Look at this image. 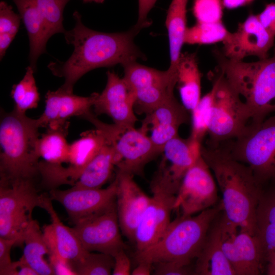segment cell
I'll use <instances>...</instances> for the list:
<instances>
[{"label":"cell","mask_w":275,"mask_h":275,"mask_svg":"<svg viewBox=\"0 0 275 275\" xmlns=\"http://www.w3.org/2000/svg\"><path fill=\"white\" fill-rule=\"evenodd\" d=\"M73 16L74 28L64 34L67 43L74 47L71 56L66 61L51 62L47 66L54 76L64 78L62 89L73 92L77 80L93 69L145 59L134 41L144 27L136 23L127 31L104 33L86 26L78 12Z\"/></svg>","instance_id":"1"},{"label":"cell","mask_w":275,"mask_h":275,"mask_svg":"<svg viewBox=\"0 0 275 275\" xmlns=\"http://www.w3.org/2000/svg\"><path fill=\"white\" fill-rule=\"evenodd\" d=\"M201 154L222 193L221 203L225 216L241 230L256 235V209L262 187L252 170L221 147L202 144Z\"/></svg>","instance_id":"2"},{"label":"cell","mask_w":275,"mask_h":275,"mask_svg":"<svg viewBox=\"0 0 275 275\" xmlns=\"http://www.w3.org/2000/svg\"><path fill=\"white\" fill-rule=\"evenodd\" d=\"M218 69L248 106L251 124H258L275 113V55L253 62L235 61L215 49Z\"/></svg>","instance_id":"3"},{"label":"cell","mask_w":275,"mask_h":275,"mask_svg":"<svg viewBox=\"0 0 275 275\" xmlns=\"http://www.w3.org/2000/svg\"><path fill=\"white\" fill-rule=\"evenodd\" d=\"M37 119L14 109L3 114L0 123V179L35 180L39 175L40 137Z\"/></svg>","instance_id":"4"},{"label":"cell","mask_w":275,"mask_h":275,"mask_svg":"<svg viewBox=\"0 0 275 275\" xmlns=\"http://www.w3.org/2000/svg\"><path fill=\"white\" fill-rule=\"evenodd\" d=\"M221 211H223L221 203L195 216L180 215L171 222L158 241L146 250L134 253L136 261L153 264L177 261L190 264L199 255L211 224Z\"/></svg>","instance_id":"5"},{"label":"cell","mask_w":275,"mask_h":275,"mask_svg":"<svg viewBox=\"0 0 275 275\" xmlns=\"http://www.w3.org/2000/svg\"><path fill=\"white\" fill-rule=\"evenodd\" d=\"M209 75L212 80L211 103L206 145L217 147L221 143L236 139L251 122L249 108L218 69Z\"/></svg>","instance_id":"6"},{"label":"cell","mask_w":275,"mask_h":275,"mask_svg":"<svg viewBox=\"0 0 275 275\" xmlns=\"http://www.w3.org/2000/svg\"><path fill=\"white\" fill-rule=\"evenodd\" d=\"M218 146L249 167L261 186L275 181V114L259 123L250 124L240 136Z\"/></svg>","instance_id":"7"},{"label":"cell","mask_w":275,"mask_h":275,"mask_svg":"<svg viewBox=\"0 0 275 275\" xmlns=\"http://www.w3.org/2000/svg\"><path fill=\"white\" fill-rule=\"evenodd\" d=\"M43 194H39L35 180L0 179V237L22 245L34 209L42 207Z\"/></svg>","instance_id":"8"},{"label":"cell","mask_w":275,"mask_h":275,"mask_svg":"<svg viewBox=\"0 0 275 275\" xmlns=\"http://www.w3.org/2000/svg\"><path fill=\"white\" fill-rule=\"evenodd\" d=\"M96 128L81 134L69 146L67 167L42 163L39 169L41 184L49 190L63 184L73 186L80 174L111 138L103 122L96 120Z\"/></svg>","instance_id":"9"},{"label":"cell","mask_w":275,"mask_h":275,"mask_svg":"<svg viewBox=\"0 0 275 275\" xmlns=\"http://www.w3.org/2000/svg\"><path fill=\"white\" fill-rule=\"evenodd\" d=\"M150 188L152 196L135 233V252L153 245L166 232L179 186L154 176Z\"/></svg>","instance_id":"10"},{"label":"cell","mask_w":275,"mask_h":275,"mask_svg":"<svg viewBox=\"0 0 275 275\" xmlns=\"http://www.w3.org/2000/svg\"><path fill=\"white\" fill-rule=\"evenodd\" d=\"M123 78L135 97L134 108L138 114L147 115L159 105L175 96L176 79L167 70L161 71L136 61L122 65Z\"/></svg>","instance_id":"11"},{"label":"cell","mask_w":275,"mask_h":275,"mask_svg":"<svg viewBox=\"0 0 275 275\" xmlns=\"http://www.w3.org/2000/svg\"><path fill=\"white\" fill-rule=\"evenodd\" d=\"M73 230L84 248L114 256L126 246L120 233L116 200L74 224Z\"/></svg>","instance_id":"12"},{"label":"cell","mask_w":275,"mask_h":275,"mask_svg":"<svg viewBox=\"0 0 275 275\" xmlns=\"http://www.w3.org/2000/svg\"><path fill=\"white\" fill-rule=\"evenodd\" d=\"M223 250L236 275H258L264 262L261 242L230 222L223 214L218 221Z\"/></svg>","instance_id":"13"},{"label":"cell","mask_w":275,"mask_h":275,"mask_svg":"<svg viewBox=\"0 0 275 275\" xmlns=\"http://www.w3.org/2000/svg\"><path fill=\"white\" fill-rule=\"evenodd\" d=\"M211 170L201 154L187 171L176 196L174 210L180 215H193L215 205L217 188Z\"/></svg>","instance_id":"14"},{"label":"cell","mask_w":275,"mask_h":275,"mask_svg":"<svg viewBox=\"0 0 275 275\" xmlns=\"http://www.w3.org/2000/svg\"><path fill=\"white\" fill-rule=\"evenodd\" d=\"M112 138L117 171L141 175L145 166L161 154L150 137L134 126L123 127L113 124Z\"/></svg>","instance_id":"15"},{"label":"cell","mask_w":275,"mask_h":275,"mask_svg":"<svg viewBox=\"0 0 275 275\" xmlns=\"http://www.w3.org/2000/svg\"><path fill=\"white\" fill-rule=\"evenodd\" d=\"M274 38L263 26L257 15H250L239 23L235 32H229L222 42V52L227 58L235 61H242L249 56L266 59Z\"/></svg>","instance_id":"16"},{"label":"cell","mask_w":275,"mask_h":275,"mask_svg":"<svg viewBox=\"0 0 275 275\" xmlns=\"http://www.w3.org/2000/svg\"><path fill=\"white\" fill-rule=\"evenodd\" d=\"M106 75V86L94 103L95 114L107 115L119 126H134L138 119L134 111L135 97L132 90L123 77L114 71L108 70Z\"/></svg>","instance_id":"17"},{"label":"cell","mask_w":275,"mask_h":275,"mask_svg":"<svg viewBox=\"0 0 275 275\" xmlns=\"http://www.w3.org/2000/svg\"><path fill=\"white\" fill-rule=\"evenodd\" d=\"M117 183L116 178L105 188H86L72 186L61 190H49L51 200L60 203L74 225L81 219L105 207L116 200Z\"/></svg>","instance_id":"18"},{"label":"cell","mask_w":275,"mask_h":275,"mask_svg":"<svg viewBox=\"0 0 275 275\" xmlns=\"http://www.w3.org/2000/svg\"><path fill=\"white\" fill-rule=\"evenodd\" d=\"M133 175L117 171L116 207L121 231L130 241L134 242L135 231L150 201L134 180Z\"/></svg>","instance_id":"19"},{"label":"cell","mask_w":275,"mask_h":275,"mask_svg":"<svg viewBox=\"0 0 275 275\" xmlns=\"http://www.w3.org/2000/svg\"><path fill=\"white\" fill-rule=\"evenodd\" d=\"M188 112L173 96L146 115L140 129L147 134L150 131L149 136L161 153L165 144L179 135V127L189 122Z\"/></svg>","instance_id":"20"},{"label":"cell","mask_w":275,"mask_h":275,"mask_svg":"<svg viewBox=\"0 0 275 275\" xmlns=\"http://www.w3.org/2000/svg\"><path fill=\"white\" fill-rule=\"evenodd\" d=\"M98 93L88 96H80L59 88L54 91H48L45 95V109L37 119L40 127H53L64 124L73 116L84 118L91 113Z\"/></svg>","instance_id":"21"},{"label":"cell","mask_w":275,"mask_h":275,"mask_svg":"<svg viewBox=\"0 0 275 275\" xmlns=\"http://www.w3.org/2000/svg\"><path fill=\"white\" fill-rule=\"evenodd\" d=\"M49 195L44 194L41 208L49 214L51 223L42 228L48 255L62 259L71 264L80 260L88 252L85 250L72 228L60 220Z\"/></svg>","instance_id":"22"},{"label":"cell","mask_w":275,"mask_h":275,"mask_svg":"<svg viewBox=\"0 0 275 275\" xmlns=\"http://www.w3.org/2000/svg\"><path fill=\"white\" fill-rule=\"evenodd\" d=\"M202 144L190 136L183 139L178 135L171 139L162 149V159L156 172L180 185L187 171L200 156Z\"/></svg>","instance_id":"23"},{"label":"cell","mask_w":275,"mask_h":275,"mask_svg":"<svg viewBox=\"0 0 275 275\" xmlns=\"http://www.w3.org/2000/svg\"><path fill=\"white\" fill-rule=\"evenodd\" d=\"M12 1L27 31L30 42V66L35 71L39 57L46 52V44L50 38L48 27L36 0Z\"/></svg>","instance_id":"24"},{"label":"cell","mask_w":275,"mask_h":275,"mask_svg":"<svg viewBox=\"0 0 275 275\" xmlns=\"http://www.w3.org/2000/svg\"><path fill=\"white\" fill-rule=\"evenodd\" d=\"M196 260L195 274L236 275L222 249L218 221L209 230Z\"/></svg>","instance_id":"25"},{"label":"cell","mask_w":275,"mask_h":275,"mask_svg":"<svg viewBox=\"0 0 275 275\" xmlns=\"http://www.w3.org/2000/svg\"><path fill=\"white\" fill-rule=\"evenodd\" d=\"M188 0H172L168 8L166 25L168 31L170 66L167 70L170 75L177 79V67L185 43L186 29V7Z\"/></svg>","instance_id":"26"},{"label":"cell","mask_w":275,"mask_h":275,"mask_svg":"<svg viewBox=\"0 0 275 275\" xmlns=\"http://www.w3.org/2000/svg\"><path fill=\"white\" fill-rule=\"evenodd\" d=\"M177 71L181 103L191 113L201 98V74L196 53H182Z\"/></svg>","instance_id":"27"},{"label":"cell","mask_w":275,"mask_h":275,"mask_svg":"<svg viewBox=\"0 0 275 275\" xmlns=\"http://www.w3.org/2000/svg\"><path fill=\"white\" fill-rule=\"evenodd\" d=\"M116 164L115 149L111 139L87 164L72 186L101 188L111 177Z\"/></svg>","instance_id":"28"},{"label":"cell","mask_w":275,"mask_h":275,"mask_svg":"<svg viewBox=\"0 0 275 275\" xmlns=\"http://www.w3.org/2000/svg\"><path fill=\"white\" fill-rule=\"evenodd\" d=\"M268 190L262 189L256 209V235L263 252L264 261L275 252V181Z\"/></svg>","instance_id":"29"},{"label":"cell","mask_w":275,"mask_h":275,"mask_svg":"<svg viewBox=\"0 0 275 275\" xmlns=\"http://www.w3.org/2000/svg\"><path fill=\"white\" fill-rule=\"evenodd\" d=\"M24 247L21 256L38 275L54 274L49 261L45 257L49 251L39 223L33 219L26 230Z\"/></svg>","instance_id":"30"},{"label":"cell","mask_w":275,"mask_h":275,"mask_svg":"<svg viewBox=\"0 0 275 275\" xmlns=\"http://www.w3.org/2000/svg\"><path fill=\"white\" fill-rule=\"evenodd\" d=\"M69 122L57 127L47 128L40 136L37 142V152L43 161L51 165H62L67 163L69 146L66 137Z\"/></svg>","instance_id":"31"},{"label":"cell","mask_w":275,"mask_h":275,"mask_svg":"<svg viewBox=\"0 0 275 275\" xmlns=\"http://www.w3.org/2000/svg\"><path fill=\"white\" fill-rule=\"evenodd\" d=\"M35 70L31 66L26 69L22 79L13 85L11 96L14 103V109L17 112L25 114V112L37 107L40 94L34 76Z\"/></svg>","instance_id":"32"},{"label":"cell","mask_w":275,"mask_h":275,"mask_svg":"<svg viewBox=\"0 0 275 275\" xmlns=\"http://www.w3.org/2000/svg\"><path fill=\"white\" fill-rule=\"evenodd\" d=\"M114 262V257L109 254L88 252L71 266L75 275H109L112 274Z\"/></svg>","instance_id":"33"},{"label":"cell","mask_w":275,"mask_h":275,"mask_svg":"<svg viewBox=\"0 0 275 275\" xmlns=\"http://www.w3.org/2000/svg\"><path fill=\"white\" fill-rule=\"evenodd\" d=\"M229 32L222 21L198 23L186 29L184 42L189 44H210L223 42Z\"/></svg>","instance_id":"34"},{"label":"cell","mask_w":275,"mask_h":275,"mask_svg":"<svg viewBox=\"0 0 275 275\" xmlns=\"http://www.w3.org/2000/svg\"><path fill=\"white\" fill-rule=\"evenodd\" d=\"M21 17L14 12L11 6L0 2V59L2 60L16 35Z\"/></svg>","instance_id":"35"},{"label":"cell","mask_w":275,"mask_h":275,"mask_svg":"<svg viewBox=\"0 0 275 275\" xmlns=\"http://www.w3.org/2000/svg\"><path fill=\"white\" fill-rule=\"evenodd\" d=\"M70 0H36L44 18L51 37L58 33L64 34L63 12Z\"/></svg>","instance_id":"36"},{"label":"cell","mask_w":275,"mask_h":275,"mask_svg":"<svg viewBox=\"0 0 275 275\" xmlns=\"http://www.w3.org/2000/svg\"><path fill=\"white\" fill-rule=\"evenodd\" d=\"M211 98V93L209 91L201 97L197 105L190 113L191 130L190 136L202 144L204 136L207 134Z\"/></svg>","instance_id":"37"},{"label":"cell","mask_w":275,"mask_h":275,"mask_svg":"<svg viewBox=\"0 0 275 275\" xmlns=\"http://www.w3.org/2000/svg\"><path fill=\"white\" fill-rule=\"evenodd\" d=\"M223 5L221 0H195L193 13L197 22L222 21Z\"/></svg>","instance_id":"38"},{"label":"cell","mask_w":275,"mask_h":275,"mask_svg":"<svg viewBox=\"0 0 275 275\" xmlns=\"http://www.w3.org/2000/svg\"><path fill=\"white\" fill-rule=\"evenodd\" d=\"M152 274L154 275L195 274L194 268L190 264L177 261H164L152 264Z\"/></svg>","instance_id":"39"},{"label":"cell","mask_w":275,"mask_h":275,"mask_svg":"<svg viewBox=\"0 0 275 275\" xmlns=\"http://www.w3.org/2000/svg\"><path fill=\"white\" fill-rule=\"evenodd\" d=\"M17 245V241L13 239L0 237V274L11 265L13 261L11 259L12 248Z\"/></svg>","instance_id":"40"},{"label":"cell","mask_w":275,"mask_h":275,"mask_svg":"<svg viewBox=\"0 0 275 275\" xmlns=\"http://www.w3.org/2000/svg\"><path fill=\"white\" fill-rule=\"evenodd\" d=\"M257 15L265 29L275 37V3L267 4Z\"/></svg>","instance_id":"41"},{"label":"cell","mask_w":275,"mask_h":275,"mask_svg":"<svg viewBox=\"0 0 275 275\" xmlns=\"http://www.w3.org/2000/svg\"><path fill=\"white\" fill-rule=\"evenodd\" d=\"M114 266L112 272L113 275L131 274V263L125 250H121L114 256Z\"/></svg>","instance_id":"42"},{"label":"cell","mask_w":275,"mask_h":275,"mask_svg":"<svg viewBox=\"0 0 275 275\" xmlns=\"http://www.w3.org/2000/svg\"><path fill=\"white\" fill-rule=\"evenodd\" d=\"M2 275H38V274L21 257L18 260L13 261Z\"/></svg>","instance_id":"43"},{"label":"cell","mask_w":275,"mask_h":275,"mask_svg":"<svg viewBox=\"0 0 275 275\" xmlns=\"http://www.w3.org/2000/svg\"><path fill=\"white\" fill-rule=\"evenodd\" d=\"M157 0H138V19L136 24L144 28L149 26L151 22L147 19V16L154 7Z\"/></svg>","instance_id":"44"},{"label":"cell","mask_w":275,"mask_h":275,"mask_svg":"<svg viewBox=\"0 0 275 275\" xmlns=\"http://www.w3.org/2000/svg\"><path fill=\"white\" fill-rule=\"evenodd\" d=\"M48 261L54 274H75L70 264L66 261L52 255H48Z\"/></svg>","instance_id":"45"},{"label":"cell","mask_w":275,"mask_h":275,"mask_svg":"<svg viewBox=\"0 0 275 275\" xmlns=\"http://www.w3.org/2000/svg\"><path fill=\"white\" fill-rule=\"evenodd\" d=\"M152 264L147 262L138 263V266L131 272L132 275H149L152 273Z\"/></svg>","instance_id":"46"},{"label":"cell","mask_w":275,"mask_h":275,"mask_svg":"<svg viewBox=\"0 0 275 275\" xmlns=\"http://www.w3.org/2000/svg\"><path fill=\"white\" fill-rule=\"evenodd\" d=\"M253 0H223V4L229 9H233L244 6L251 3Z\"/></svg>","instance_id":"47"},{"label":"cell","mask_w":275,"mask_h":275,"mask_svg":"<svg viewBox=\"0 0 275 275\" xmlns=\"http://www.w3.org/2000/svg\"><path fill=\"white\" fill-rule=\"evenodd\" d=\"M266 273L268 275H275V252L267 259Z\"/></svg>","instance_id":"48"},{"label":"cell","mask_w":275,"mask_h":275,"mask_svg":"<svg viewBox=\"0 0 275 275\" xmlns=\"http://www.w3.org/2000/svg\"><path fill=\"white\" fill-rule=\"evenodd\" d=\"M84 3H92L94 2L96 3H102L104 2V0H82Z\"/></svg>","instance_id":"49"}]
</instances>
